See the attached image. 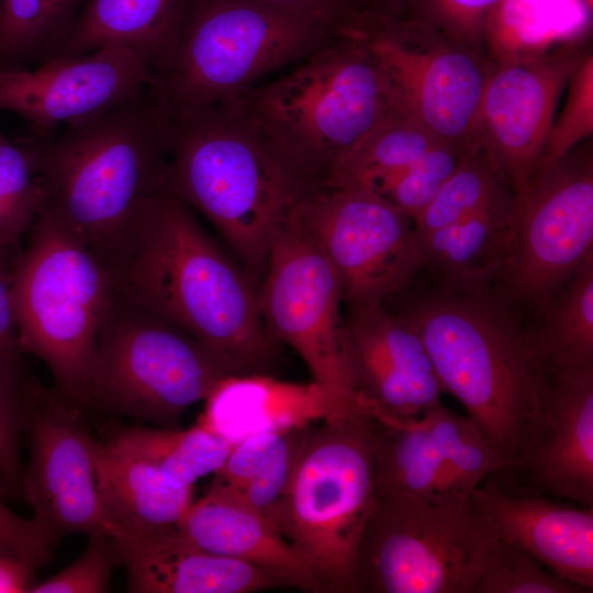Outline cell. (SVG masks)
Segmentation results:
<instances>
[{"label":"cell","mask_w":593,"mask_h":593,"mask_svg":"<svg viewBox=\"0 0 593 593\" xmlns=\"http://www.w3.org/2000/svg\"><path fill=\"white\" fill-rule=\"evenodd\" d=\"M38 569L25 560L0 557V593L30 592Z\"/></svg>","instance_id":"f6af8a7d"},{"label":"cell","mask_w":593,"mask_h":593,"mask_svg":"<svg viewBox=\"0 0 593 593\" xmlns=\"http://www.w3.org/2000/svg\"><path fill=\"white\" fill-rule=\"evenodd\" d=\"M261 279L259 305L272 338L299 354L345 415L366 414L346 361L340 286L298 209L276 233Z\"/></svg>","instance_id":"7c38bea8"},{"label":"cell","mask_w":593,"mask_h":593,"mask_svg":"<svg viewBox=\"0 0 593 593\" xmlns=\"http://www.w3.org/2000/svg\"><path fill=\"white\" fill-rule=\"evenodd\" d=\"M516 306L491 283H440L398 310L417 328L445 391L508 466L540 407L547 379Z\"/></svg>","instance_id":"3957f363"},{"label":"cell","mask_w":593,"mask_h":593,"mask_svg":"<svg viewBox=\"0 0 593 593\" xmlns=\"http://www.w3.org/2000/svg\"><path fill=\"white\" fill-rule=\"evenodd\" d=\"M204 401L198 424L231 446L249 437L348 416L314 381L290 382L267 373L227 376Z\"/></svg>","instance_id":"7402d4cb"},{"label":"cell","mask_w":593,"mask_h":593,"mask_svg":"<svg viewBox=\"0 0 593 593\" xmlns=\"http://www.w3.org/2000/svg\"><path fill=\"white\" fill-rule=\"evenodd\" d=\"M593 255V149L586 139L540 165L515 197L514 228L497 275L516 305L540 310Z\"/></svg>","instance_id":"4fadbf2b"},{"label":"cell","mask_w":593,"mask_h":593,"mask_svg":"<svg viewBox=\"0 0 593 593\" xmlns=\"http://www.w3.org/2000/svg\"><path fill=\"white\" fill-rule=\"evenodd\" d=\"M298 215L348 310L389 300L421 270L413 220L371 192L324 183L304 194Z\"/></svg>","instance_id":"5bb4252c"},{"label":"cell","mask_w":593,"mask_h":593,"mask_svg":"<svg viewBox=\"0 0 593 593\" xmlns=\"http://www.w3.org/2000/svg\"><path fill=\"white\" fill-rule=\"evenodd\" d=\"M31 242L10 266L23 353L42 359L54 390L86 410L102 327L118 293L114 272L49 215L40 211Z\"/></svg>","instance_id":"52a82bcc"},{"label":"cell","mask_w":593,"mask_h":593,"mask_svg":"<svg viewBox=\"0 0 593 593\" xmlns=\"http://www.w3.org/2000/svg\"><path fill=\"white\" fill-rule=\"evenodd\" d=\"M192 1L87 0L72 32L51 59L120 44L144 59L156 79L172 54Z\"/></svg>","instance_id":"d4e9b609"},{"label":"cell","mask_w":593,"mask_h":593,"mask_svg":"<svg viewBox=\"0 0 593 593\" xmlns=\"http://www.w3.org/2000/svg\"><path fill=\"white\" fill-rule=\"evenodd\" d=\"M345 354L367 413L418 417L446 392L415 325L385 302L348 310Z\"/></svg>","instance_id":"ac0fdd59"},{"label":"cell","mask_w":593,"mask_h":593,"mask_svg":"<svg viewBox=\"0 0 593 593\" xmlns=\"http://www.w3.org/2000/svg\"><path fill=\"white\" fill-rule=\"evenodd\" d=\"M512 194L493 164L481 150H475L414 217L415 235L448 226Z\"/></svg>","instance_id":"836d02e7"},{"label":"cell","mask_w":593,"mask_h":593,"mask_svg":"<svg viewBox=\"0 0 593 593\" xmlns=\"http://www.w3.org/2000/svg\"><path fill=\"white\" fill-rule=\"evenodd\" d=\"M539 311L530 335L546 373L593 367V255Z\"/></svg>","instance_id":"83f0119b"},{"label":"cell","mask_w":593,"mask_h":593,"mask_svg":"<svg viewBox=\"0 0 593 593\" xmlns=\"http://www.w3.org/2000/svg\"><path fill=\"white\" fill-rule=\"evenodd\" d=\"M586 52L570 42L495 59L480 107L478 146L515 197L541 163L560 97Z\"/></svg>","instance_id":"2e32d148"},{"label":"cell","mask_w":593,"mask_h":593,"mask_svg":"<svg viewBox=\"0 0 593 593\" xmlns=\"http://www.w3.org/2000/svg\"><path fill=\"white\" fill-rule=\"evenodd\" d=\"M234 101L310 188L325 183L362 137L402 113L377 58L349 26L284 76Z\"/></svg>","instance_id":"5b68a950"},{"label":"cell","mask_w":593,"mask_h":593,"mask_svg":"<svg viewBox=\"0 0 593 593\" xmlns=\"http://www.w3.org/2000/svg\"><path fill=\"white\" fill-rule=\"evenodd\" d=\"M1 8H2V0H0V14H1Z\"/></svg>","instance_id":"7dc6e473"},{"label":"cell","mask_w":593,"mask_h":593,"mask_svg":"<svg viewBox=\"0 0 593 593\" xmlns=\"http://www.w3.org/2000/svg\"><path fill=\"white\" fill-rule=\"evenodd\" d=\"M496 540L471 496L434 504L376 491L356 551V593H472Z\"/></svg>","instance_id":"30bf717a"},{"label":"cell","mask_w":593,"mask_h":593,"mask_svg":"<svg viewBox=\"0 0 593 593\" xmlns=\"http://www.w3.org/2000/svg\"><path fill=\"white\" fill-rule=\"evenodd\" d=\"M83 412L53 388L27 378L22 429L30 460L22 471V494L34 518L57 539L74 533L113 535L98 480V440Z\"/></svg>","instance_id":"9a60e30c"},{"label":"cell","mask_w":593,"mask_h":593,"mask_svg":"<svg viewBox=\"0 0 593 593\" xmlns=\"http://www.w3.org/2000/svg\"><path fill=\"white\" fill-rule=\"evenodd\" d=\"M470 496L497 539L593 591V507L553 502L539 494L514 495L495 481L481 482Z\"/></svg>","instance_id":"ffe728a7"},{"label":"cell","mask_w":593,"mask_h":593,"mask_svg":"<svg viewBox=\"0 0 593 593\" xmlns=\"http://www.w3.org/2000/svg\"><path fill=\"white\" fill-rule=\"evenodd\" d=\"M350 14L365 13L379 18L410 19L417 0H345Z\"/></svg>","instance_id":"bcb514c9"},{"label":"cell","mask_w":593,"mask_h":593,"mask_svg":"<svg viewBox=\"0 0 593 593\" xmlns=\"http://www.w3.org/2000/svg\"><path fill=\"white\" fill-rule=\"evenodd\" d=\"M43 206V193L21 143L0 134V262L11 266Z\"/></svg>","instance_id":"e575fe53"},{"label":"cell","mask_w":593,"mask_h":593,"mask_svg":"<svg viewBox=\"0 0 593 593\" xmlns=\"http://www.w3.org/2000/svg\"><path fill=\"white\" fill-rule=\"evenodd\" d=\"M119 564H122V556L115 539L109 534H93L78 559L57 574L35 583L30 592H108L112 573Z\"/></svg>","instance_id":"f35d334b"},{"label":"cell","mask_w":593,"mask_h":593,"mask_svg":"<svg viewBox=\"0 0 593 593\" xmlns=\"http://www.w3.org/2000/svg\"><path fill=\"white\" fill-rule=\"evenodd\" d=\"M277 8L316 18L338 30L348 22L350 12L345 0H257Z\"/></svg>","instance_id":"ee69618b"},{"label":"cell","mask_w":593,"mask_h":593,"mask_svg":"<svg viewBox=\"0 0 593 593\" xmlns=\"http://www.w3.org/2000/svg\"><path fill=\"white\" fill-rule=\"evenodd\" d=\"M42 212L113 272L146 205L171 189L174 124L149 85L57 136H25Z\"/></svg>","instance_id":"6da1fadb"},{"label":"cell","mask_w":593,"mask_h":593,"mask_svg":"<svg viewBox=\"0 0 593 593\" xmlns=\"http://www.w3.org/2000/svg\"><path fill=\"white\" fill-rule=\"evenodd\" d=\"M304 428L233 445L209 488L267 516L288 484Z\"/></svg>","instance_id":"f1b7e54d"},{"label":"cell","mask_w":593,"mask_h":593,"mask_svg":"<svg viewBox=\"0 0 593 593\" xmlns=\"http://www.w3.org/2000/svg\"><path fill=\"white\" fill-rule=\"evenodd\" d=\"M114 539L130 592L249 593L287 588L261 568L201 549L177 525Z\"/></svg>","instance_id":"44dd1931"},{"label":"cell","mask_w":593,"mask_h":593,"mask_svg":"<svg viewBox=\"0 0 593 593\" xmlns=\"http://www.w3.org/2000/svg\"><path fill=\"white\" fill-rule=\"evenodd\" d=\"M231 374L239 373L210 347L118 290L99 336L86 409L176 427Z\"/></svg>","instance_id":"9c48e42d"},{"label":"cell","mask_w":593,"mask_h":593,"mask_svg":"<svg viewBox=\"0 0 593 593\" xmlns=\"http://www.w3.org/2000/svg\"><path fill=\"white\" fill-rule=\"evenodd\" d=\"M0 134H1V132H0Z\"/></svg>","instance_id":"681fc988"},{"label":"cell","mask_w":593,"mask_h":593,"mask_svg":"<svg viewBox=\"0 0 593 593\" xmlns=\"http://www.w3.org/2000/svg\"><path fill=\"white\" fill-rule=\"evenodd\" d=\"M177 527L201 549L261 568L287 588L326 593L310 563L267 516L212 488L192 502Z\"/></svg>","instance_id":"603a6c76"},{"label":"cell","mask_w":593,"mask_h":593,"mask_svg":"<svg viewBox=\"0 0 593 593\" xmlns=\"http://www.w3.org/2000/svg\"><path fill=\"white\" fill-rule=\"evenodd\" d=\"M590 5L592 4V0H585Z\"/></svg>","instance_id":"c3c4849f"},{"label":"cell","mask_w":593,"mask_h":593,"mask_svg":"<svg viewBox=\"0 0 593 593\" xmlns=\"http://www.w3.org/2000/svg\"><path fill=\"white\" fill-rule=\"evenodd\" d=\"M475 150L480 149L446 142L438 143L414 163L383 179L368 192L414 220L461 163Z\"/></svg>","instance_id":"d590c367"},{"label":"cell","mask_w":593,"mask_h":593,"mask_svg":"<svg viewBox=\"0 0 593 593\" xmlns=\"http://www.w3.org/2000/svg\"><path fill=\"white\" fill-rule=\"evenodd\" d=\"M508 469L538 491L593 507V367L547 373L540 407Z\"/></svg>","instance_id":"d6986e66"},{"label":"cell","mask_w":593,"mask_h":593,"mask_svg":"<svg viewBox=\"0 0 593 593\" xmlns=\"http://www.w3.org/2000/svg\"><path fill=\"white\" fill-rule=\"evenodd\" d=\"M110 434L154 462L174 482L190 488L214 474L232 447L198 423L189 428L118 427Z\"/></svg>","instance_id":"1f68e13d"},{"label":"cell","mask_w":593,"mask_h":593,"mask_svg":"<svg viewBox=\"0 0 593 593\" xmlns=\"http://www.w3.org/2000/svg\"><path fill=\"white\" fill-rule=\"evenodd\" d=\"M155 82L152 68L120 44L54 58L34 69L0 68V110L19 114L31 136L46 137L61 124L102 114Z\"/></svg>","instance_id":"e0dca14e"},{"label":"cell","mask_w":593,"mask_h":593,"mask_svg":"<svg viewBox=\"0 0 593 593\" xmlns=\"http://www.w3.org/2000/svg\"><path fill=\"white\" fill-rule=\"evenodd\" d=\"M502 1L417 0L410 19L430 25L474 49L490 54L488 23Z\"/></svg>","instance_id":"ab89813d"},{"label":"cell","mask_w":593,"mask_h":593,"mask_svg":"<svg viewBox=\"0 0 593 593\" xmlns=\"http://www.w3.org/2000/svg\"><path fill=\"white\" fill-rule=\"evenodd\" d=\"M23 391L0 381V485L8 501L23 500L20 435Z\"/></svg>","instance_id":"60d3db41"},{"label":"cell","mask_w":593,"mask_h":593,"mask_svg":"<svg viewBox=\"0 0 593 593\" xmlns=\"http://www.w3.org/2000/svg\"><path fill=\"white\" fill-rule=\"evenodd\" d=\"M19 343L10 267L0 262V381L22 390L29 378Z\"/></svg>","instance_id":"7bdbcfd3"},{"label":"cell","mask_w":593,"mask_h":593,"mask_svg":"<svg viewBox=\"0 0 593 593\" xmlns=\"http://www.w3.org/2000/svg\"><path fill=\"white\" fill-rule=\"evenodd\" d=\"M114 275L123 296L210 347L237 373L270 374L279 344L262 318L257 281L171 189L143 210Z\"/></svg>","instance_id":"7a4b0ae2"},{"label":"cell","mask_w":593,"mask_h":593,"mask_svg":"<svg viewBox=\"0 0 593 593\" xmlns=\"http://www.w3.org/2000/svg\"><path fill=\"white\" fill-rule=\"evenodd\" d=\"M97 470L113 538L177 525L193 502V488L174 482L111 434L97 441Z\"/></svg>","instance_id":"cb8c5ba5"},{"label":"cell","mask_w":593,"mask_h":593,"mask_svg":"<svg viewBox=\"0 0 593 593\" xmlns=\"http://www.w3.org/2000/svg\"><path fill=\"white\" fill-rule=\"evenodd\" d=\"M87 0H2L0 68L49 60L72 32Z\"/></svg>","instance_id":"4dcf8cb0"},{"label":"cell","mask_w":593,"mask_h":593,"mask_svg":"<svg viewBox=\"0 0 593 593\" xmlns=\"http://www.w3.org/2000/svg\"><path fill=\"white\" fill-rule=\"evenodd\" d=\"M458 493L469 497L489 475L503 471L507 460L481 427L441 404L423 414Z\"/></svg>","instance_id":"d6a6232c"},{"label":"cell","mask_w":593,"mask_h":593,"mask_svg":"<svg viewBox=\"0 0 593 593\" xmlns=\"http://www.w3.org/2000/svg\"><path fill=\"white\" fill-rule=\"evenodd\" d=\"M174 124L171 190L204 214L257 281L306 186L233 100Z\"/></svg>","instance_id":"277c9868"},{"label":"cell","mask_w":593,"mask_h":593,"mask_svg":"<svg viewBox=\"0 0 593 593\" xmlns=\"http://www.w3.org/2000/svg\"><path fill=\"white\" fill-rule=\"evenodd\" d=\"M387 75L402 113L438 139L479 149L482 97L494 58L415 19L351 14L346 24Z\"/></svg>","instance_id":"8fae6325"},{"label":"cell","mask_w":593,"mask_h":593,"mask_svg":"<svg viewBox=\"0 0 593 593\" xmlns=\"http://www.w3.org/2000/svg\"><path fill=\"white\" fill-rule=\"evenodd\" d=\"M0 485V557L46 564L57 538L37 519H26L11 511Z\"/></svg>","instance_id":"b9f144b4"},{"label":"cell","mask_w":593,"mask_h":593,"mask_svg":"<svg viewBox=\"0 0 593 593\" xmlns=\"http://www.w3.org/2000/svg\"><path fill=\"white\" fill-rule=\"evenodd\" d=\"M472 593H588L515 546L497 539Z\"/></svg>","instance_id":"8d00e7d4"},{"label":"cell","mask_w":593,"mask_h":593,"mask_svg":"<svg viewBox=\"0 0 593 593\" xmlns=\"http://www.w3.org/2000/svg\"><path fill=\"white\" fill-rule=\"evenodd\" d=\"M339 33L316 18L257 0H193L154 87L175 123L235 100Z\"/></svg>","instance_id":"8992f818"},{"label":"cell","mask_w":593,"mask_h":593,"mask_svg":"<svg viewBox=\"0 0 593 593\" xmlns=\"http://www.w3.org/2000/svg\"><path fill=\"white\" fill-rule=\"evenodd\" d=\"M515 195H508L448 226L416 236L421 270L449 286L496 280L511 244Z\"/></svg>","instance_id":"484cf974"},{"label":"cell","mask_w":593,"mask_h":593,"mask_svg":"<svg viewBox=\"0 0 593 593\" xmlns=\"http://www.w3.org/2000/svg\"><path fill=\"white\" fill-rule=\"evenodd\" d=\"M376 491L405 494L434 504L462 497L456 490L424 416L369 411Z\"/></svg>","instance_id":"4316f807"},{"label":"cell","mask_w":593,"mask_h":593,"mask_svg":"<svg viewBox=\"0 0 593 593\" xmlns=\"http://www.w3.org/2000/svg\"><path fill=\"white\" fill-rule=\"evenodd\" d=\"M441 142L411 116L395 114L362 137L325 183L369 191Z\"/></svg>","instance_id":"f546056e"},{"label":"cell","mask_w":593,"mask_h":593,"mask_svg":"<svg viewBox=\"0 0 593 593\" xmlns=\"http://www.w3.org/2000/svg\"><path fill=\"white\" fill-rule=\"evenodd\" d=\"M562 111L555 116L540 165L551 163L593 133V55L586 52L570 75ZM539 165V166H540Z\"/></svg>","instance_id":"74e56055"},{"label":"cell","mask_w":593,"mask_h":593,"mask_svg":"<svg viewBox=\"0 0 593 593\" xmlns=\"http://www.w3.org/2000/svg\"><path fill=\"white\" fill-rule=\"evenodd\" d=\"M376 493L367 414L303 429L288 484L267 517L326 593H356L355 558Z\"/></svg>","instance_id":"ba28073f"}]
</instances>
